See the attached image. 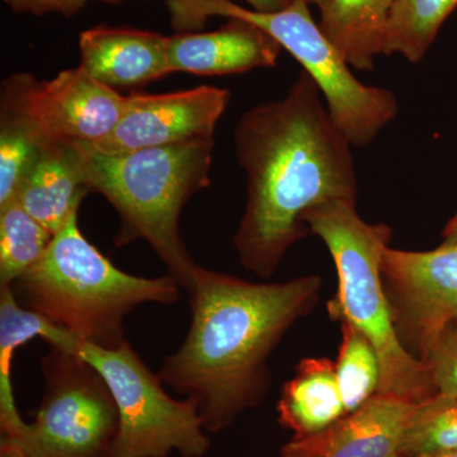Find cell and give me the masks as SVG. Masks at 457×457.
Returning <instances> with one entry per match:
<instances>
[{
    "instance_id": "cell-1",
    "label": "cell",
    "mask_w": 457,
    "mask_h": 457,
    "mask_svg": "<svg viewBox=\"0 0 457 457\" xmlns=\"http://www.w3.org/2000/svg\"><path fill=\"white\" fill-rule=\"evenodd\" d=\"M323 101L302 71L284 98L246 111L234 130L246 203L233 245L242 266L261 278L273 276L291 246L312 234L303 221L312 209L356 203L352 145Z\"/></svg>"
},
{
    "instance_id": "cell-2",
    "label": "cell",
    "mask_w": 457,
    "mask_h": 457,
    "mask_svg": "<svg viewBox=\"0 0 457 457\" xmlns=\"http://www.w3.org/2000/svg\"><path fill=\"white\" fill-rule=\"evenodd\" d=\"M320 276L251 282L198 264L187 288L191 324L158 375L196 403L204 429L224 431L258 407L272 384L270 357L317 306Z\"/></svg>"
},
{
    "instance_id": "cell-3",
    "label": "cell",
    "mask_w": 457,
    "mask_h": 457,
    "mask_svg": "<svg viewBox=\"0 0 457 457\" xmlns=\"http://www.w3.org/2000/svg\"><path fill=\"white\" fill-rule=\"evenodd\" d=\"M78 212L54 236L49 248L11 286L29 311L79 342L116 348L128 341L125 319L144 303L179 302L176 278H144L114 266L83 236Z\"/></svg>"
},
{
    "instance_id": "cell-4",
    "label": "cell",
    "mask_w": 457,
    "mask_h": 457,
    "mask_svg": "<svg viewBox=\"0 0 457 457\" xmlns=\"http://www.w3.org/2000/svg\"><path fill=\"white\" fill-rule=\"evenodd\" d=\"M83 146L84 183L106 198L119 216L116 248L144 240L168 275L187 290L198 264L180 237L183 209L212 185V139L106 155Z\"/></svg>"
},
{
    "instance_id": "cell-5",
    "label": "cell",
    "mask_w": 457,
    "mask_h": 457,
    "mask_svg": "<svg viewBox=\"0 0 457 457\" xmlns=\"http://www.w3.org/2000/svg\"><path fill=\"white\" fill-rule=\"evenodd\" d=\"M335 262L338 287L327 303L333 320L350 323L365 336L381 365L378 393L420 404L436 395L426 363L405 350L396 335L381 279V261L393 230L359 215L354 201H329L303 216Z\"/></svg>"
},
{
    "instance_id": "cell-6",
    "label": "cell",
    "mask_w": 457,
    "mask_h": 457,
    "mask_svg": "<svg viewBox=\"0 0 457 457\" xmlns=\"http://www.w3.org/2000/svg\"><path fill=\"white\" fill-rule=\"evenodd\" d=\"M165 4L177 32H192L209 18L225 17L245 20L270 33L311 75L352 146L368 145L398 113L393 92L366 86L354 77L351 65L312 17L305 0H293L278 12L245 9L230 0H165Z\"/></svg>"
},
{
    "instance_id": "cell-7",
    "label": "cell",
    "mask_w": 457,
    "mask_h": 457,
    "mask_svg": "<svg viewBox=\"0 0 457 457\" xmlns=\"http://www.w3.org/2000/svg\"><path fill=\"white\" fill-rule=\"evenodd\" d=\"M73 351L106 381L116 403L119 428L110 457H204L212 444L196 403L173 399L130 342L102 348L71 339Z\"/></svg>"
},
{
    "instance_id": "cell-8",
    "label": "cell",
    "mask_w": 457,
    "mask_h": 457,
    "mask_svg": "<svg viewBox=\"0 0 457 457\" xmlns=\"http://www.w3.org/2000/svg\"><path fill=\"white\" fill-rule=\"evenodd\" d=\"M41 370L40 408L22 438L13 442L32 457H110L119 413L97 370L60 347H50Z\"/></svg>"
},
{
    "instance_id": "cell-9",
    "label": "cell",
    "mask_w": 457,
    "mask_h": 457,
    "mask_svg": "<svg viewBox=\"0 0 457 457\" xmlns=\"http://www.w3.org/2000/svg\"><path fill=\"white\" fill-rule=\"evenodd\" d=\"M125 96L96 80L82 66L51 79L18 71L3 79L0 121L25 126L42 141L95 143L113 130Z\"/></svg>"
},
{
    "instance_id": "cell-10",
    "label": "cell",
    "mask_w": 457,
    "mask_h": 457,
    "mask_svg": "<svg viewBox=\"0 0 457 457\" xmlns=\"http://www.w3.org/2000/svg\"><path fill=\"white\" fill-rule=\"evenodd\" d=\"M381 279L396 335L409 353L425 359L457 321V245L432 251L384 252Z\"/></svg>"
},
{
    "instance_id": "cell-11",
    "label": "cell",
    "mask_w": 457,
    "mask_h": 457,
    "mask_svg": "<svg viewBox=\"0 0 457 457\" xmlns=\"http://www.w3.org/2000/svg\"><path fill=\"white\" fill-rule=\"evenodd\" d=\"M230 101L228 89L212 86L163 95L131 92L121 117L101 140L86 143L106 155L128 154L150 147L212 139Z\"/></svg>"
},
{
    "instance_id": "cell-12",
    "label": "cell",
    "mask_w": 457,
    "mask_h": 457,
    "mask_svg": "<svg viewBox=\"0 0 457 457\" xmlns=\"http://www.w3.org/2000/svg\"><path fill=\"white\" fill-rule=\"evenodd\" d=\"M414 408L408 400L378 393L323 431L293 437L281 457H403V436Z\"/></svg>"
},
{
    "instance_id": "cell-13",
    "label": "cell",
    "mask_w": 457,
    "mask_h": 457,
    "mask_svg": "<svg viewBox=\"0 0 457 457\" xmlns=\"http://www.w3.org/2000/svg\"><path fill=\"white\" fill-rule=\"evenodd\" d=\"M168 45L161 33L96 26L79 35V65L108 88H140L173 73Z\"/></svg>"
},
{
    "instance_id": "cell-14",
    "label": "cell",
    "mask_w": 457,
    "mask_h": 457,
    "mask_svg": "<svg viewBox=\"0 0 457 457\" xmlns=\"http://www.w3.org/2000/svg\"><path fill=\"white\" fill-rule=\"evenodd\" d=\"M281 45L270 33L239 18L212 32H179L170 37L171 71L195 75L242 74L273 68Z\"/></svg>"
},
{
    "instance_id": "cell-15",
    "label": "cell",
    "mask_w": 457,
    "mask_h": 457,
    "mask_svg": "<svg viewBox=\"0 0 457 457\" xmlns=\"http://www.w3.org/2000/svg\"><path fill=\"white\" fill-rule=\"evenodd\" d=\"M82 143L47 141L17 195L18 203L55 236L88 195Z\"/></svg>"
},
{
    "instance_id": "cell-16",
    "label": "cell",
    "mask_w": 457,
    "mask_h": 457,
    "mask_svg": "<svg viewBox=\"0 0 457 457\" xmlns=\"http://www.w3.org/2000/svg\"><path fill=\"white\" fill-rule=\"evenodd\" d=\"M279 425L295 438L308 437L347 416L336 362L327 357H308L297 363L296 374L282 387L278 403Z\"/></svg>"
},
{
    "instance_id": "cell-17",
    "label": "cell",
    "mask_w": 457,
    "mask_h": 457,
    "mask_svg": "<svg viewBox=\"0 0 457 457\" xmlns=\"http://www.w3.org/2000/svg\"><path fill=\"white\" fill-rule=\"evenodd\" d=\"M394 4L395 0H324L319 27L352 68L370 71L384 54Z\"/></svg>"
},
{
    "instance_id": "cell-18",
    "label": "cell",
    "mask_w": 457,
    "mask_h": 457,
    "mask_svg": "<svg viewBox=\"0 0 457 457\" xmlns=\"http://www.w3.org/2000/svg\"><path fill=\"white\" fill-rule=\"evenodd\" d=\"M66 330L54 326L37 312L25 308L14 296L11 286H0V427L3 438L18 441L27 426L18 411L12 365L18 348L33 338H42L49 345H56Z\"/></svg>"
},
{
    "instance_id": "cell-19",
    "label": "cell",
    "mask_w": 457,
    "mask_h": 457,
    "mask_svg": "<svg viewBox=\"0 0 457 457\" xmlns=\"http://www.w3.org/2000/svg\"><path fill=\"white\" fill-rule=\"evenodd\" d=\"M457 0H395L387 23L385 55L399 54L409 62L425 57Z\"/></svg>"
},
{
    "instance_id": "cell-20",
    "label": "cell",
    "mask_w": 457,
    "mask_h": 457,
    "mask_svg": "<svg viewBox=\"0 0 457 457\" xmlns=\"http://www.w3.org/2000/svg\"><path fill=\"white\" fill-rule=\"evenodd\" d=\"M54 234L23 209L18 200L0 209V286H12L31 269Z\"/></svg>"
},
{
    "instance_id": "cell-21",
    "label": "cell",
    "mask_w": 457,
    "mask_h": 457,
    "mask_svg": "<svg viewBox=\"0 0 457 457\" xmlns=\"http://www.w3.org/2000/svg\"><path fill=\"white\" fill-rule=\"evenodd\" d=\"M336 362L337 380L347 414L362 407L380 390L381 365L371 343L350 323L342 321Z\"/></svg>"
},
{
    "instance_id": "cell-22",
    "label": "cell",
    "mask_w": 457,
    "mask_h": 457,
    "mask_svg": "<svg viewBox=\"0 0 457 457\" xmlns=\"http://www.w3.org/2000/svg\"><path fill=\"white\" fill-rule=\"evenodd\" d=\"M457 450V399L436 394L416 404L403 436V457L438 455Z\"/></svg>"
},
{
    "instance_id": "cell-23",
    "label": "cell",
    "mask_w": 457,
    "mask_h": 457,
    "mask_svg": "<svg viewBox=\"0 0 457 457\" xmlns=\"http://www.w3.org/2000/svg\"><path fill=\"white\" fill-rule=\"evenodd\" d=\"M42 144L25 126L0 121V209L16 200L40 158Z\"/></svg>"
},
{
    "instance_id": "cell-24",
    "label": "cell",
    "mask_w": 457,
    "mask_h": 457,
    "mask_svg": "<svg viewBox=\"0 0 457 457\" xmlns=\"http://www.w3.org/2000/svg\"><path fill=\"white\" fill-rule=\"evenodd\" d=\"M426 363L436 394L457 399V327L446 328L426 354Z\"/></svg>"
},
{
    "instance_id": "cell-25",
    "label": "cell",
    "mask_w": 457,
    "mask_h": 457,
    "mask_svg": "<svg viewBox=\"0 0 457 457\" xmlns=\"http://www.w3.org/2000/svg\"><path fill=\"white\" fill-rule=\"evenodd\" d=\"M9 9L18 14H44L59 13L66 18L75 16L89 2H102L107 4H121L125 0H3Z\"/></svg>"
},
{
    "instance_id": "cell-26",
    "label": "cell",
    "mask_w": 457,
    "mask_h": 457,
    "mask_svg": "<svg viewBox=\"0 0 457 457\" xmlns=\"http://www.w3.org/2000/svg\"><path fill=\"white\" fill-rule=\"evenodd\" d=\"M252 9L258 12H278L287 8L293 0H245Z\"/></svg>"
},
{
    "instance_id": "cell-27",
    "label": "cell",
    "mask_w": 457,
    "mask_h": 457,
    "mask_svg": "<svg viewBox=\"0 0 457 457\" xmlns=\"http://www.w3.org/2000/svg\"><path fill=\"white\" fill-rule=\"evenodd\" d=\"M0 457H32L21 445L3 438L0 445Z\"/></svg>"
},
{
    "instance_id": "cell-28",
    "label": "cell",
    "mask_w": 457,
    "mask_h": 457,
    "mask_svg": "<svg viewBox=\"0 0 457 457\" xmlns=\"http://www.w3.org/2000/svg\"><path fill=\"white\" fill-rule=\"evenodd\" d=\"M442 243L457 245V212L450 219L442 231Z\"/></svg>"
},
{
    "instance_id": "cell-29",
    "label": "cell",
    "mask_w": 457,
    "mask_h": 457,
    "mask_svg": "<svg viewBox=\"0 0 457 457\" xmlns=\"http://www.w3.org/2000/svg\"><path fill=\"white\" fill-rule=\"evenodd\" d=\"M422 457H457V450L450 451V453H438V455H429Z\"/></svg>"
},
{
    "instance_id": "cell-30",
    "label": "cell",
    "mask_w": 457,
    "mask_h": 457,
    "mask_svg": "<svg viewBox=\"0 0 457 457\" xmlns=\"http://www.w3.org/2000/svg\"><path fill=\"white\" fill-rule=\"evenodd\" d=\"M305 2H308L311 5H315V7H320L321 3L324 2V0H305Z\"/></svg>"
},
{
    "instance_id": "cell-31",
    "label": "cell",
    "mask_w": 457,
    "mask_h": 457,
    "mask_svg": "<svg viewBox=\"0 0 457 457\" xmlns=\"http://www.w3.org/2000/svg\"><path fill=\"white\" fill-rule=\"evenodd\" d=\"M455 326L457 327V321H456V323H455Z\"/></svg>"
}]
</instances>
